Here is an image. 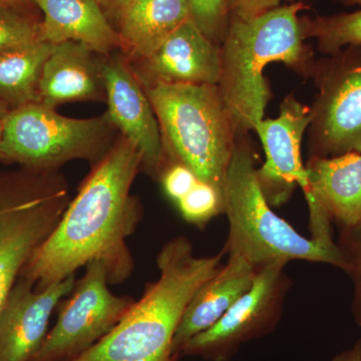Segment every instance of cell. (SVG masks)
<instances>
[{
    "label": "cell",
    "mask_w": 361,
    "mask_h": 361,
    "mask_svg": "<svg viewBox=\"0 0 361 361\" xmlns=\"http://www.w3.org/2000/svg\"><path fill=\"white\" fill-rule=\"evenodd\" d=\"M71 200L51 234L32 252L20 277L42 290L75 275L94 261L103 263L111 285L123 283L135 262L128 239L142 219V206L132 194L142 172L134 142L118 135L106 157Z\"/></svg>",
    "instance_id": "cell-1"
},
{
    "label": "cell",
    "mask_w": 361,
    "mask_h": 361,
    "mask_svg": "<svg viewBox=\"0 0 361 361\" xmlns=\"http://www.w3.org/2000/svg\"><path fill=\"white\" fill-rule=\"evenodd\" d=\"M225 251L197 256L187 237L169 240L157 256L159 277L146 285L115 329L73 361H178L173 343L188 304L222 267Z\"/></svg>",
    "instance_id": "cell-2"
},
{
    "label": "cell",
    "mask_w": 361,
    "mask_h": 361,
    "mask_svg": "<svg viewBox=\"0 0 361 361\" xmlns=\"http://www.w3.org/2000/svg\"><path fill=\"white\" fill-rule=\"evenodd\" d=\"M307 8L293 2L253 18L230 14L221 49V97L236 137L248 135L264 118L272 94L263 75L266 66L282 63L311 77L315 61L305 44L299 13Z\"/></svg>",
    "instance_id": "cell-3"
},
{
    "label": "cell",
    "mask_w": 361,
    "mask_h": 361,
    "mask_svg": "<svg viewBox=\"0 0 361 361\" xmlns=\"http://www.w3.org/2000/svg\"><path fill=\"white\" fill-rule=\"evenodd\" d=\"M256 154L248 135L236 139L223 189L229 235L223 250L256 269L274 261L301 260L345 269L338 247L305 238L273 211L257 179Z\"/></svg>",
    "instance_id": "cell-4"
},
{
    "label": "cell",
    "mask_w": 361,
    "mask_h": 361,
    "mask_svg": "<svg viewBox=\"0 0 361 361\" xmlns=\"http://www.w3.org/2000/svg\"><path fill=\"white\" fill-rule=\"evenodd\" d=\"M144 89L160 126L163 166L182 164L223 193L237 137L218 85L156 84Z\"/></svg>",
    "instance_id": "cell-5"
},
{
    "label": "cell",
    "mask_w": 361,
    "mask_h": 361,
    "mask_svg": "<svg viewBox=\"0 0 361 361\" xmlns=\"http://www.w3.org/2000/svg\"><path fill=\"white\" fill-rule=\"evenodd\" d=\"M71 200L68 180L59 171H0V311L28 258Z\"/></svg>",
    "instance_id": "cell-6"
},
{
    "label": "cell",
    "mask_w": 361,
    "mask_h": 361,
    "mask_svg": "<svg viewBox=\"0 0 361 361\" xmlns=\"http://www.w3.org/2000/svg\"><path fill=\"white\" fill-rule=\"evenodd\" d=\"M106 113L89 118L59 115L32 103L13 109L4 120L2 152L6 164L35 171H59L68 161L99 163L118 139Z\"/></svg>",
    "instance_id": "cell-7"
},
{
    "label": "cell",
    "mask_w": 361,
    "mask_h": 361,
    "mask_svg": "<svg viewBox=\"0 0 361 361\" xmlns=\"http://www.w3.org/2000/svg\"><path fill=\"white\" fill-rule=\"evenodd\" d=\"M317 94L310 108V158L361 154V47L315 61Z\"/></svg>",
    "instance_id": "cell-8"
},
{
    "label": "cell",
    "mask_w": 361,
    "mask_h": 361,
    "mask_svg": "<svg viewBox=\"0 0 361 361\" xmlns=\"http://www.w3.org/2000/svg\"><path fill=\"white\" fill-rule=\"evenodd\" d=\"M85 268L61 306L58 322L30 361L75 360L110 334L135 303L132 297L110 290L103 263L94 261Z\"/></svg>",
    "instance_id": "cell-9"
},
{
    "label": "cell",
    "mask_w": 361,
    "mask_h": 361,
    "mask_svg": "<svg viewBox=\"0 0 361 361\" xmlns=\"http://www.w3.org/2000/svg\"><path fill=\"white\" fill-rule=\"evenodd\" d=\"M284 261L257 269L250 290L238 299L210 329L190 339L180 356L207 361H230L249 341L271 334L281 319L285 297L291 281Z\"/></svg>",
    "instance_id": "cell-10"
},
{
    "label": "cell",
    "mask_w": 361,
    "mask_h": 361,
    "mask_svg": "<svg viewBox=\"0 0 361 361\" xmlns=\"http://www.w3.org/2000/svg\"><path fill=\"white\" fill-rule=\"evenodd\" d=\"M310 123V106L288 96L280 106L276 118H263L256 126L255 132L265 152L264 164L257 168V179L271 207L288 201L296 185L304 195L310 190L301 155L304 134Z\"/></svg>",
    "instance_id": "cell-11"
},
{
    "label": "cell",
    "mask_w": 361,
    "mask_h": 361,
    "mask_svg": "<svg viewBox=\"0 0 361 361\" xmlns=\"http://www.w3.org/2000/svg\"><path fill=\"white\" fill-rule=\"evenodd\" d=\"M108 110L106 115L121 135L142 155V172L158 180L164 153L160 126L146 90L122 54L103 56Z\"/></svg>",
    "instance_id": "cell-12"
},
{
    "label": "cell",
    "mask_w": 361,
    "mask_h": 361,
    "mask_svg": "<svg viewBox=\"0 0 361 361\" xmlns=\"http://www.w3.org/2000/svg\"><path fill=\"white\" fill-rule=\"evenodd\" d=\"M305 170L311 239L334 248L332 223L345 228L361 220V154L310 158Z\"/></svg>",
    "instance_id": "cell-13"
},
{
    "label": "cell",
    "mask_w": 361,
    "mask_h": 361,
    "mask_svg": "<svg viewBox=\"0 0 361 361\" xmlns=\"http://www.w3.org/2000/svg\"><path fill=\"white\" fill-rule=\"evenodd\" d=\"M75 275L42 290L18 277L0 311V361H30L47 334L52 313L75 287Z\"/></svg>",
    "instance_id": "cell-14"
},
{
    "label": "cell",
    "mask_w": 361,
    "mask_h": 361,
    "mask_svg": "<svg viewBox=\"0 0 361 361\" xmlns=\"http://www.w3.org/2000/svg\"><path fill=\"white\" fill-rule=\"evenodd\" d=\"M130 63L144 87L156 84L218 85L221 49L190 20L149 58Z\"/></svg>",
    "instance_id": "cell-15"
},
{
    "label": "cell",
    "mask_w": 361,
    "mask_h": 361,
    "mask_svg": "<svg viewBox=\"0 0 361 361\" xmlns=\"http://www.w3.org/2000/svg\"><path fill=\"white\" fill-rule=\"evenodd\" d=\"M103 54L75 42L54 44L40 82L39 103L54 109L77 102H106Z\"/></svg>",
    "instance_id": "cell-16"
},
{
    "label": "cell",
    "mask_w": 361,
    "mask_h": 361,
    "mask_svg": "<svg viewBox=\"0 0 361 361\" xmlns=\"http://www.w3.org/2000/svg\"><path fill=\"white\" fill-rule=\"evenodd\" d=\"M256 275L257 269L245 259L229 256L227 263L202 285L188 304L176 332L173 351L178 358L186 342L213 326L250 290Z\"/></svg>",
    "instance_id": "cell-17"
},
{
    "label": "cell",
    "mask_w": 361,
    "mask_h": 361,
    "mask_svg": "<svg viewBox=\"0 0 361 361\" xmlns=\"http://www.w3.org/2000/svg\"><path fill=\"white\" fill-rule=\"evenodd\" d=\"M44 14L42 39L75 42L103 56L122 51L120 35L96 0H32Z\"/></svg>",
    "instance_id": "cell-18"
},
{
    "label": "cell",
    "mask_w": 361,
    "mask_h": 361,
    "mask_svg": "<svg viewBox=\"0 0 361 361\" xmlns=\"http://www.w3.org/2000/svg\"><path fill=\"white\" fill-rule=\"evenodd\" d=\"M190 20L188 0H134L116 20L121 52L130 63L149 58Z\"/></svg>",
    "instance_id": "cell-19"
},
{
    "label": "cell",
    "mask_w": 361,
    "mask_h": 361,
    "mask_svg": "<svg viewBox=\"0 0 361 361\" xmlns=\"http://www.w3.org/2000/svg\"><path fill=\"white\" fill-rule=\"evenodd\" d=\"M52 47L39 40L0 54V102L9 110L39 103L42 71Z\"/></svg>",
    "instance_id": "cell-20"
},
{
    "label": "cell",
    "mask_w": 361,
    "mask_h": 361,
    "mask_svg": "<svg viewBox=\"0 0 361 361\" xmlns=\"http://www.w3.org/2000/svg\"><path fill=\"white\" fill-rule=\"evenodd\" d=\"M344 6H361V0H339ZM305 39H314L325 56L346 47H361V8L353 13L301 18Z\"/></svg>",
    "instance_id": "cell-21"
},
{
    "label": "cell",
    "mask_w": 361,
    "mask_h": 361,
    "mask_svg": "<svg viewBox=\"0 0 361 361\" xmlns=\"http://www.w3.org/2000/svg\"><path fill=\"white\" fill-rule=\"evenodd\" d=\"M42 39L40 21L18 7L0 4V54Z\"/></svg>",
    "instance_id": "cell-22"
},
{
    "label": "cell",
    "mask_w": 361,
    "mask_h": 361,
    "mask_svg": "<svg viewBox=\"0 0 361 361\" xmlns=\"http://www.w3.org/2000/svg\"><path fill=\"white\" fill-rule=\"evenodd\" d=\"M177 206L188 223L199 227L224 213L222 192L201 180L178 202Z\"/></svg>",
    "instance_id": "cell-23"
},
{
    "label": "cell",
    "mask_w": 361,
    "mask_h": 361,
    "mask_svg": "<svg viewBox=\"0 0 361 361\" xmlns=\"http://www.w3.org/2000/svg\"><path fill=\"white\" fill-rule=\"evenodd\" d=\"M345 269L353 285L351 312L356 324L361 326V220L349 227L341 228L338 242Z\"/></svg>",
    "instance_id": "cell-24"
},
{
    "label": "cell",
    "mask_w": 361,
    "mask_h": 361,
    "mask_svg": "<svg viewBox=\"0 0 361 361\" xmlns=\"http://www.w3.org/2000/svg\"><path fill=\"white\" fill-rule=\"evenodd\" d=\"M191 18L201 32L221 44L230 18V0H188Z\"/></svg>",
    "instance_id": "cell-25"
},
{
    "label": "cell",
    "mask_w": 361,
    "mask_h": 361,
    "mask_svg": "<svg viewBox=\"0 0 361 361\" xmlns=\"http://www.w3.org/2000/svg\"><path fill=\"white\" fill-rule=\"evenodd\" d=\"M158 180L169 198L176 204L189 193L199 180L193 171L174 161H169L163 166Z\"/></svg>",
    "instance_id": "cell-26"
},
{
    "label": "cell",
    "mask_w": 361,
    "mask_h": 361,
    "mask_svg": "<svg viewBox=\"0 0 361 361\" xmlns=\"http://www.w3.org/2000/svg\"><path fill=\"white\" fill-rule=\"evenodd\" d=\"M282 1L283 0H230V14L241 18H253L281 6Z\"/></svg>",
    "instance_id": "cell-27"
},
{
    "label": "cell",
    "mask_w": 361,
    "mask_h": 361,
    "mask_svg": "<svg viewBox=\"0 0 361 361\" xmlns=\"http://www.w3.org/2000/svg\"><path fill=\"white\" fill-rule=\"evenodd\" d=\"M102 7L109 20H116L120 14L132 4L134 0H96Z\"/></svg>",
    "instance_id": "cell-28"
},
{
    "label": "cell",
    "mask_w": 361,
    "mask_h": 361,
    "mask_svg": "<svg viewBox=\"0 0 361 361\" xmlns=\"http://www.w3.org/2000/svg\"><path fill=\"white\" fill-rule=\"evenodd\" d=\"M331 361H361V338L350 348L345 349L334 356Z\"/></svg>",
    "instance_id": "cell-29"
},
{
    "label": "cell",
    "mask_w": 361,
    "mask_h": 361,
    "mask_svg": "<svg viewBox=\"0 0 361 361\" xmlns=\"http://www.w3.org/2000/svg\"><path fill=\"white\" fill-rule=\"evenodd\" d=\"M0 4L23 8L25 6L32 4V0H0Z\"/></svg>",
    "instance_id": "cell-30"
},
{
    "label": "cell",
    "mask_w": 361,
    "mask_h": 361,
    "mask_svg": "<svg viewBox=\"0 0 361 361\" xmlns=\"http://www.w3.org/2000/svg\"><path fill=\"white\" fill-rule=\"evenodd\" d=\"M2 134H4V121H0V163H6V157L2 152Z\"/></svg>",
    "instance_id": "cell-31"
},
{
    "label": "cell",
    "mask_w": 361,
    "mask_h": 361,
    "mask_svg": "<svg viewBox=\"0 0 361 361\" xmlns=\"http://www.w3.org/2000/svg\"><path fill=\"white\" fill-rule=\"evenodd\" d=\"M9 111L11 110L7 108L6 104L0 102V121H4V118H6V116H7V114H8Z\"/></svg>",
    "instance_id": "cell-32"
}]
</instances>
